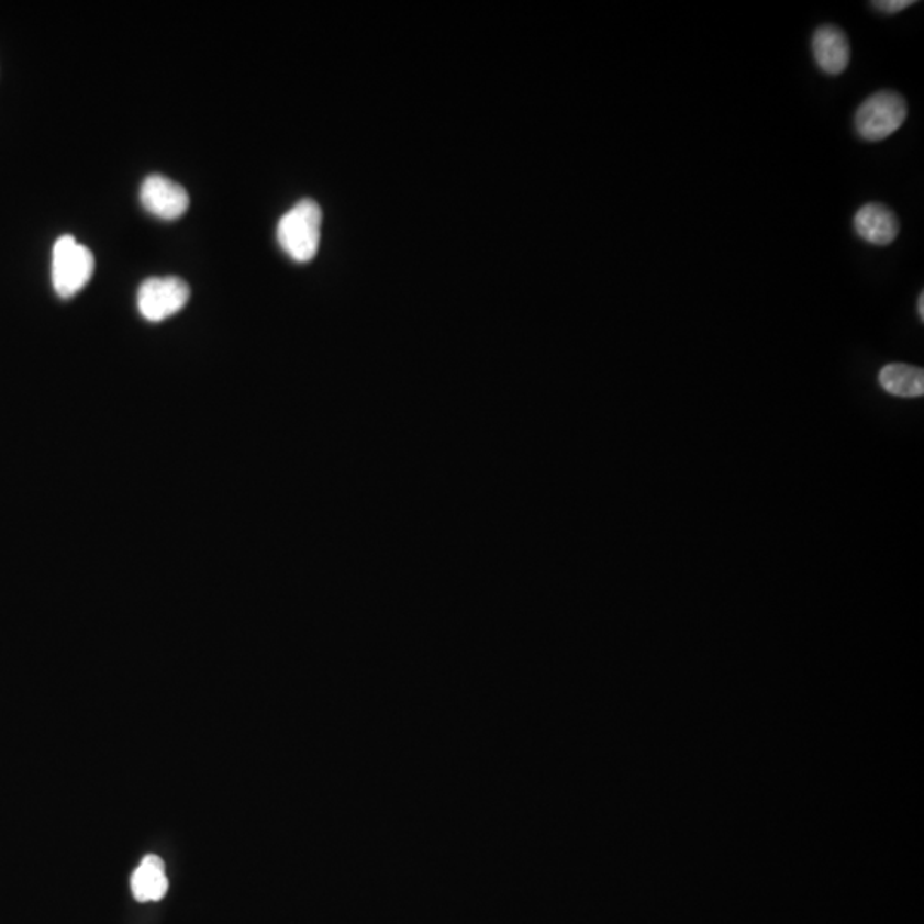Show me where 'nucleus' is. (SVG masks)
Masks as SVG:
<instances>
[{"instance_id":"1","label":"nucleus","mask_w":924,"mask_h":924,"mask_svg":"<svg viewBox=\"0 0 924 924\" xmlns=\"http://www.w3.org/2000/svg\"><path fill=\"white\" fill-rule=\"evenodd\" d=\"M321 229V208L312 199H303L279 220V245L297 263H310L318 256Z\"/></svg>"},{"instance_id":"2","label":"nucleus","mask_w":924,"mask_h":924,"mask_svg":"<svg viewBox=\"0 0 924 924\" xmlns=\"http://www.w3.org/2000/svg\"><path fill=\"white\" fill-rule=\"evenodd\" d=\"M908 119V103L901 94L890 89L877 91L862 101L855 115L856 132L868 143H878L892 136Z\"/></svg>"},{"instance_id":"3","label":"nucleus","mask_w":924,"mask_h":924,"mask_svg":"<svg viewBox=\"0 0 924 924\" xmlns=\"http://www.w3.org/2000/svg\"><path fill=\"white\" fill-rule=\"evenodd\" d=\"M94 257L85 245L70 235H64L55 242L52 259V282L55 293L60 298L78 294L93 276Z\"/></svg>"},{"instance_id":"4","label":"nucleus","mask_w":924,"mask_h":924,"mask_svg":"<svg viewBox=\"0 0 924 924\" xmlns=\"http://www.w3.org/2000/svg\"><path fill=\"white\" fill-rule=\"evenodd\" d=\"M190 288L183 279L149 278L137 291V307L141 315L149 322H162L177 314L187 305Z\"/></svg>"},{"instance_id":"5","label":"nucleus","mask_w":924,"mask_h":924,"mask_svg":"<svg viewBox=\"0 0 924 924\" xmlns=\"http://www.w3.org/2000/svg\"><path fill=\"white\" fill-rule=\"evenodd\" d=\"M141 202L156 218L174 221L187 213L190 199L187 190L171 178L149 175L141 187Z\"/></svg>"},{"instance_id":"6","label":"nucleus","mask_w":924,"mask_h":924,"mask_svg":"<svg viewBox=\"0 0 924 924\" xmlns=\"http://www.w3.org/2000/svg\"><path fill=\"white\" fill-rule=\"evenodd\" d=\"M812 51L816 66L828 76H839L851 60L849 38L834 24H824L813 33Z\"/></svg>"},{"instance_id":"7","label":"nucleus","mask_w":924,"mask_h":924,"mask_svg":"<svg viewBox=\"0 0 924 924\" xmlns=\"http://www.w3.org/2000/svg\"><path fill=\"white\" fill-rule=\"evenodd\" d=\"M855 230L861 241L871 245H890L901 232V223L887 205L870 202L855 214Z\"/></svg>"},{"instance_id":"8","label":"nucleus","mask_w":924,"mask_h":924,"mask_svg":"<svg viewBox=\"0 0 924 924\" xmlns=\"http://www.w3.org/2000/svg\"><path fill=\"white\" fill-rule=\"evenodd\" d=\"M132 893L140 902H155L168 890L167 871L158 856H146L132 875Z\"/></svg>"},{"instance_id":"9","label":"nucleus","mask_w":924,"mask_h":924,"mask_svg":"<svg viewBox=\"0 0 924 924\" xmlns=\"http://www.w3.org/2000/svg\"><path fill=\"white\" fill-rule=\"evenodd\" d=\"M878 382L898 398H921L924 394L923 368L908 364H890L878 374Z\"/></svg>"},{"instance_id":"10","label":"nucleus","mask_w":924,"mask_h":924,"mask_svg":"<svg viewBox=\"0 0 924 924\" xmlns=\"http://www.w3.org/2000/svg\"><path fill=\"white\" fill-rule=\"evenodd\" d=\"M916 4V0H878V2H873V8L877 11L886 12V14H895V12L904 11V9L911 8V5Z\"/></svg>"},{"instance_id":"11","label":"nucleus","mask_w":924,"mask_h":924,"mask_svg":"<svg viewBox=\"0 0 924 924\" xmlns=\"http://www.w3.org/2000/svg\"><path fill=\"white\" fill-rule=\"evenodd\" d=\"M917 314H920L921 321H924V293L917 297Z\"/></svg>"}]
</instances>
